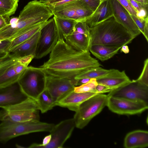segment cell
Masks as SVG:
<instances>
[{
  "mask_svg": "<svg viewBox=\"0 0 148 148\" xmlns=\"http://www.w3.org/2000/svg\"><path fill=\"white\" fill-rule=\"evenodd\" d=\"M111 71V69H106L99 66L90 69L77 76L74 79H79L83 78H87L97 79L107 75Z\"/></svg>",
  "mask_w": 148,
  "mask_h": 148,
  "instance_id": "cell-28",
  "label": "cell"
},
{
  "mask_svg": "<svg viewBox=\"0 0 148 148\" xmlns=\"http://www.w3.org/2000/svg\"><path fill=\"white\" fill-rule=\"evenodd\" d=\"M113 16L110 0H103L92 14L85 22L89 28Z\"/></svg>",
  "mask_w": 148,
  "mask_h": 148,
  "instance_id": "cell-18",
  "label": "cell"
},
{
  "mask_svg": "<svg viewBox=\"0 0 148 148\" xmlns=\"http://www.w3.org/2000/svg\"><path fill=\"white\" fill-rule=\"evenodd\" d=\"M126 148H145L148 146V132L143 130H136L128 133L124 142Z\"/></svg>",
  "mask_w": 148,
  "mask_h": 148,
  "instance_id": "cell-20",
  "label": "cell"
},
{
  "mask_svg": "<svg viewBox=\"0 0 148 148\" xmlns=\"http://www.w3.org/2000/svg\"><path fill=\"white\" fill-rule=\"evenodd\" d=\"M38 105L35 100L28 97L16 104L0 111V120L24 122L39 121Z\"/></svg>",
  "mask_w": 148,
  "mask_h": 148,
  "instance_id": "cell-6",
  "label": "cell"
},
{
  "mask_svg": "<svg viewBox=\"0 0 148 148\" xmlns=\"http://www.w3.org/2000/svg\"><path fill=\"white\" fill-rule=\"evenodd\" d=\"M47 75L40 67L28 66L18 83L28 97L36 100L45 89Z\"/></svg>",
  "mask_w": 148,
  "mask_h": 148,
  "instance_id": "cell-7",
  "label": "cell"
},
{
  "mask_svg": "<svg viewBox=\"0 0 148 148\" xmlns=\"http://www.w3.org/2000/svg\"><path fill=\"white\" fill-rule=\"evenodd\" d=\"M87 8L94 12L100 4L101 0H80Z\"/></svg>",
  "mask_w": 148,
  "mask_h": 148,
  "instance_id": "cell-34",
  "label": "cell"
},
{
  "mask_svg": "<svg viewBox=\"0 0 148 148\" xmlns=\"http://www.w3.org/2000/svg\"><path fill=\"white\" fill-rule=\"evenodd\" d=\"M76 127L73 118L63 120L55 125L50 132L51 138L49 143L43 148H62L71 137Z\"/></svg>",
  "mask_w": 148,
  "mask_h": 148,
  "instance_id": "cell-12",
  "label": "cell"
},
{
  "mask_svg": "<svg viewBox=\"0 0 148 148\" xmlns=\"http://www.w3.org/2000/svg\"><path fill=\"white\" fill-rule=\"evenodd\" d=\"M90 79L83 78L79 79H76V86H79L88 83Z\"/></svg>",
  "mask_w": 148,
  "mask_h": 148,
  "instance_id": "cell-38",
  "label": "cell"
},
{
  "mask_svg": "<svg viewBox=\"0 0 148 148\" xmlns=\"http://www.w3.org/2000/svg\"><path fill=\"white\" fill-rule=\"evenodd\" d=\"M136 12L144 10H148V4L139 2L134 0H128Z\"/></svg>",
  "mask_w": 148,
  "mask_h": 148,
  "instance_id": "cell-35",
  "label": "cell"
},
{
  "mask_svg": "<svg viewBox=\"0 0 148 148\" xmlns=\"http://www.w3.org/2000/svg\"><path fill=\"white\" fill-rule=\"evenodd\" d=\"M61 37H63L53 17L47 21L40 30L34 58H41L50 53Z\"/></svg>",
  "mask_w": 148,
  "mask_h": 148,
  "instance_id": "cell-9",
  "label": "cell"
},
{
  "mask_svg": "<svg viewBox=\"0 0 148 148\" xmlns=\"http://www.w3.org/2000/svg\"><path fill=\"white\" fill-rule=\"evenodd\" d=\"M99 94L100 93L91 92H77L73 90L57 101L56 105L75 112L84 102Z\"/></svg>",
  "mask_w": 148,
  "mask_h": 148,
  "instance_id": "cell-17",
  "label": "cell"
},
{
  "mask_svg": "<svg viewBox=\"0 0 148 148\" xmlns=\"http://www.w3.org/2000/svg\"><path fill=\"white\" fill-rule=\"evenodd\" d=\"M97 92L99 93H103L109 92L112 90L102 84H98L96 87Z\"/></svg>",
  "mask_w": 148,
  "mask_h": 148,
  "instance_id": "cell-37",
  "label": "cell"
},
{
  "mask_svg": "<svg viewBox=\"0 0 148 148\" xmlns=\"http://www.w3.org/2000/svg\"><path fill=\"white\" fill-rule=\"evenodd\" d=\"M16 146L17 148H25V147H23L22 146H21L18 144H16Z\"/></svg>",
  "mask_w": 148,
  "mask_h": 148,
  "instance_id": "cell-44",
  "label": "cell"
},
{
  "mask_svg": "<svg viewBox=\"0 0 148 148\" xmlns=\"http://www.w3.org/2000/svg\"><path fill=\"white\" fill-rule=\"evenodd\" d=\"M108 96L140 101L148 104V86L133 80L111 90Z\"/></svg>",
  "mask_w": 148,
  "mask_h": 148,
  "instance_id": "cell-10",
  "label": "cell"
},
{
  "mask_svg": "<svg viewBox=\"0 0 148 148\" xmlns=\"http://www.w3.org/2000/svg\"><path fill=\"white\" fill-rule=\"evenodd\" d=\"M108 97L106 106L112 112L118 114H138L148 108V104L144 102Z\"/></svg>",
  "mask_w": 148,
  "mask_h": 148,
  "instance_id": "cell-11",
  "label": "cell"
},
{
  "mask_svg": "<svg viewBox=\"0 0 148 148\" xmlns=\"http://www.w3.org/2000/svg\"><path fill=\"white\" fill-rule=\"evenodd\" d=\"M122 47H116L96 44L90 45L89 51L102 61L110 59L117 53Z\"/></svg>",
  "mask_w": 148,
  "mask_h": 148,
  "instance_id": "cell-22",
  "label": "cell"
},
{
  "mask_svg": "<svg viewBox=\"0 0 148 148\" xmlns=\"http://www.w3.org/2000/svg\"><path fill=\"white\" fill-rule=\"evenodd\" d=\"M98 84L104 85L112 90L121 86L131 80L123 71H120L116 69H111L107 75L96 79Z\"/></svg>",
  "mask_w": 148,
  "mask_h": 148,
  "instance_id": "cell-19",
  "label": "cell"
},
{
  "mask_svg": "<svg viewBox=\"0 0 148 148\" xmlns=\"http://www.w3.org/2000/svg\"><path fill=\"white\" fill-rule=\"evenodd\" d=\"M97 84L96 79H90L88 83L80 86H75L74 91L77 92H91L97 93L96 90V87Z\"/></svg>",
  "mask_w": 148,
  "mask_h": 148,
  "instance_id": "cell-31",
  "label": "cell"
},
{
  "mask_svg": "<svg viewBox=\"0 0 148 148\" xmlns=\"http://www.w3.org/2000/svg\"><path fill=\"white\" fill-rule=\"evenodd\" d=\"M48 6L53 16L64 18L74 19L77 21L75 1L56 7Z\"/></svg>",
  "mask_w": 148,
  "mask_h": 148,
  "instance_id": "cell-23",
  "label": "cell"
},
{
  "mask_svg": "<svg viewBox=\"0 0 148 148\" xmlns=\"http://www.w3.org/2000/svg\"><path fill=\"white\" fill-rule=\"evenodd\" d=\"M54 125L40 121L24 122L2 121L0 124V142L5 143L15 137L32 133L50 132Z\"/></svg>",
  "mask_w": 148,
  "mask_h": 148,
  "instance_id": "cell-5",
  "label": "cell"
},
{
  "mask_svg": "<svg viewBox=\"0 0 148 148\" xmlns=\"http://www.w3.org/2000/svg\"><path fill=\"white\" fill-rule=\"evenodd\" d=\"M36 101L39 110L42 113L56 106V102L46 88L39 95Z\"/></svg>",
  "mask_w": 148,
  "mask_h": 148,
  "instance_id": "cell-26",
  "label": "cell"
},
{
  "mask_svg": "<svg viewBox=\"0 0 148 148\" xmlns=\"http://www.w3.org/2000/svg\"><path fill=\"white\" fill-rule=\"evenodd\" d=\"M53 17L64 38L65 37L71 34L73 32L76 25L79 22L74 19L64 18L54 16Z\"/></svg>",
  "mask_w": 148,
  "mask_h": 148,
  "instance_id": "cell-24",
  "label": "cell"
},
{
  "mask_svg": "<svg viewBox=\"0 0 148 148\" xmlns=\"http://www.w3.org/2000/svg\"><path fill=\"white\" fill-rule=\"evenodd\" d=\"M47 22L36 26L24 33L11 41V43L8 50L9 52L28 39L36 33L40 31L45 25Z\"/></svg>",
  "mask_w": 148,
  "mask_h": 148,
  "instance_id": "cell-25",
  "label": "cell"
},
{
  "mask_svg": "<svg viewBox=\"0 0 148 148\" xmlns=\"http://www.w3.org/2000/svg\"><path fill=\"white\" fill-rule=\"evenodd\" d=\"M75 4L77 20L78 22L85 21L93 12L84 6L80 0L75 1Z\"/></svg>",
  "mask_w": 148,
  "mask_h": 148,
  "instance_id": "cell-29",
  "label": "cell"
},
{
  "mask_svg": "<svg viewBox=\"0 0 148 148\" xmlns=\"http://www.w3.org/2000/svg\"><path fill=\"white\" fill-rule=\"evenodd\" d=\"M141 84L148 86V59L144 61L142 72L138 78L136 79Z\"/></svg>",
  "mask_w": 148,
  "mask_h": 148,
  "instance_id": "cell-32",
  "label": "cell"
},
{
  "mask_svg": "<svg viewBox=\"0 0 148 148\" xmlns=\"http://www.w3.org/2000/svg\"><path fill=\"white\" fill-rule=\"evenodd\" d=\"M139 2L148 4V0H134Z\"/></svg>",
  "mask_w": 148,
  "mask_h": 148,
  "instance_id": "cell-43",
  "label": "cell"
},
{
  "mask_svg": "<svg viewBox=\"0 0 148 148\" xmlns=\"http://www.w3.org/2000/svg\"><path fill=\"white\" fill-rule=\"evenodd\" d=\"M101 65L97 60L91 56L89 51L76 50L61 37L51 52L49 59L39 67L47 75L74 79Z\"/></svg>",
  "mask_w": 148,
  "mask_h": 148,
  "instance_id": "cell-1",
  "label": "cell"
},
{
  "mask_svg": "<svg viewBox=\"0 0 148 148\" xmlns=\"http://www.w3.org/2000/svg\"><path fill=\"white\" fill-rule=\"evenodd\" d=\"M113 16L135 38L141 33L129 12L117 0H110Z\"/></svg>",
  "mask_w": 148,
  "mask_h": 148,
  "instance_id": "cell-15",
  "label": "cell"
},
{
  "mask_svg": "<svg viewBox=\"0 0 148 148\" xmlns=\"http://www.w3.org/2000/svg\"><path fill=\"white\" fill-rule=\"evenodd\" d=\"M120 49L121 52H123L125 53H127L129 52L128 47L127 45L123 46Z\"/></svg>",
  "mask_w": 148,
  "mask_h": 148,
  "instance_id": "cell-42",
  "label": "cell"
},
{
  "mask_svg": "<svg viewBox=\"0 0 148 148\" xmlns=\"http://www.w3.org/2000/svg\"><path fill=\"white\" fill-rule=\"evenodd\" d=\"M78 0H62L61 1L54 3H53L49 6L53 7H56L60 5L64 4L69 2H72Z\"/></svg>",
  "mask_w": 148,
  "mask_h": 148,
  "instance_id": "cell-39",
  "label": "cell"
},
{
  "mask_svg": "<svg viewBox=\"0 0 148 148\" xmlns=\"http://www.w3.org/2000/svg\"><path fill=\"white\" fill-rule=\"evenodd\" d=\"M34 58L33 55L21 56L9 53L0 64V88L17 83Z\"/></svg>",
  "mask_w": 148,
  "mask_h": 148,
  "instance_id": "cell-4",
  "label": "cell"
},
{
  "mask_svg": "<svg viewBox=\"0 0 148 148\" xmlns=\"http://www.w3.org/2000/svg\"><path fill=\"white\" fill-rule=\"evenodd\" d=\"M89 28L90 46L100 44L122 47L135 38L113 16Z\"/></svg>",
  "mask_w": 148,
  "mask_h": 148,
  "instance_id": "cell-3",
  "label": "cell"
},
{
  "mask_svg": "<svg viewBox=\"0 0 148 148\" xmlns=\"http://www.w3.org/2000/svg\"><path fill=\"white\" fill-rule=\"evenodd\" d=\"M18 0H0V15L5 18L8 23L10 17L16 10Z\"/></svg>",
  "mask_w": 148,
  "mask_h": 148,
  "instance_id": "cell-27",
  "label": "cell"
},
{
  "mask_svg": "<svg viewBox=\"0 0 148 148\" xmlns=\"http://www.w3.org/2000/svg\"><path fill=\"white\" fill-rule=\"evenodd\" d=\"M103 0H101V1H103Z\"/></svg>",
  "mask_w": 148,
  "mask_h": 148,
  "instance_id": "cell-46",
  "label": "cell"
},
{
  "mask_svg": "<svg viewBox=\"0 0 148 148\" xmlns=\"http://www.w3.org/2000/svg\"><path fill=\"white\" fill-rule=\"evenodd\" d=\"M66 42L79 51H89L90 35L89 28L85 21L79 22L71 34L64 38Z\"/></svg>",
  "mask_w": 148,
  "mask_h": 148,
  "instance_id": "cell-13",
  "label": "cell"
},
{
  "mask_svg": "<svg viewBox=\"0 0 148 148\" xmlns=\"http://www.w3.org/2000/svg\"><path fill=\"white\" fill-rule=\"evenodd\" d=\"M11 41L8 40L0 42V60L6 57L9 53V48Z\"/></svg>",
  "mask_w": 148,
  "mask_h": 148,
  "instance_id": "cell-33",
  "label": "cell"
},
{
  "mask_svg": "<svg viewBox=\"0 0 148 148\" xmlns=\"http://www.w3.org/2000/svg\"><path fill=\"white\" fill-rule=\"evenodd\" d=\"M40 30L9 53L21 56L33 55L34 56Z\"/></svg>",
  "mask_w": 148,
  "mask_h": 148,
  "instance_id": "cell-21",
  "label": "cell"
},
{
  "mask_svg": "<svg viewBox=\"0 0 148 148\" xmlns=\"http://www.w3.org/2000/svg\"><path fill=\"white\" fill-rule=\"evenodd\" d=\"M62 0H40L39 1L43 3L47 4L48 5H51L61 1Z\"/></svg>",
  "mask_w": 148,
  "mask_h": 148,
  "instance_id": "cell-40",
  "label": "cell"
},
{
  "mask_svg": "<svg viewBox=\"0 0 148 148\" xmlns=\"http://www.w3.org/2000/svg\"><path fill=\"white\" fill-rule=\"evenodd\" d=\"M27 98L21 90L18 82L0 88V108H5L16 104Z\"/></svg>",
  "mask_w": 148,
  "mask_h": 148,
  "instance_id": "cell-16",
  "label": "cell"
},
{
  "mask_svg": "<svg viewBox=\"0 0 148 148\" xmlns=\"http://www.w3.org/2000/svg\"><path fill=\"white\" fill-rule=\"evenodd\" d=\"M130 13L136 16V12L128 0H117Z\"/></svg>",
  "mask_w": 148,
  "mask_h": 148,
  "instance_id": "cell-36",
  "label": "cell"
},
{
  "mask_svg": "<svg viewBox=\"0 0 148 148\" xmlns=\"http://www.w3.org/2000/svg\"><path fill=\"white\" fill-rule=\"evenodd\" d=\"M131 16L138 29L148 42V18L143 19L131 14Z\"/></svg>",
  "mask_w": 148,
  "mask_h": 148,
  "instance_id": "cell-30",
  "label": "cell"
},
{
  "mask_svg": "<svg viewBox=\"0 0 148 148\" xmlns=\"http://www.w3.org/2000/svg\"><path fill=\"white\" fill-rule=\"evenodd\" d=\"M19 1L20 0H18Z\"/></svg>",
  "mask_w": 148,
  "mask_h": 148,
  "instance_id": "cell-47",
  "label": "cell"
},
{
  "mask_svg": "<svg viewBox=\"0 0 148 148\" xmlns=\"http://www.w3.org/2000/svg\"><path fill=\"white\" fill-rule=\"evenodd\" d=\"M53 14L49 6L39 1L29 2L20 12L17 21L0 29V41H11L25 32L47 22Z\"/></svg>",
  "mask_w": 148,
  "mask_h": 148,
  "instance_id": "cell-2",
  "label": "cell"
},
{
  "mask_svg": "<svg viewBox=\"0 0 148 148\" xmlns=\"http://www.w3.org/2000/svg\"><path fill=\"white\" fill-rule=\"evenodd\" d=\"M0 17H2L1 15H0ZM4 18V17H3Z\"/></svg>",
  "mask_w": 148,
  "mask_h": 148,
  "instance_id": "cell-45",
  "label": "cell"
},
{
  "mask_svg": "<svg viewBox=\"0 0 148 148\" xmlns=\"http://www.w3.org/2000/svg\"><path fill=\"white\" fill-rule=\"evenodd\" d=\"M107 95L100 93L82 103L75 112L74 119L76 127L82 129L106 106Z\"/></svg>",
  "mask_w": 148,
  "mask_h": 148,
  "instance_id": "cell-8",
  "label": "cell"
},
{
  "mask_svg": "<svg viewBox=\"0 0 148 148\" xmlns=\"http://www.w3.org/2000/svg\"><path fill=\"white\" fill-rule=\"evenodd\" d=\"M8 24L6 19L3 17H0V29L5 26Z\"/></svg>",
  "mask_w": 148,
  "mask_h": 148,
  "instance_id": "cell-41",
  "label": "cell"
},
{
  "mask_svg": "<svg viewBox=\"0 0 148 148\" xmlns=\"http://www.w3.org/2000/svg\"><path fill=\"white\" fill-rule=\"evenodd\" d=\"M76 80L47 75L46 89L56 102L74 90Z\"/></svg>",
  "mask_w": 148,
  "mask_h": 148,
  "instance_id": "cell-14",
  "label": "cell"
}]
</instances>
